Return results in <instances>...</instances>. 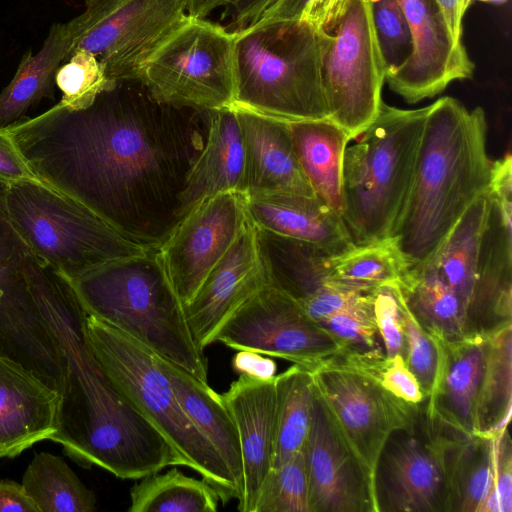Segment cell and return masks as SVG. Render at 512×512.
<instances>
[{
    "instance_id": "cell-26",
    "label": "cell",
    "mask_w": 512,
    "mask_h": 512,
    "mask_svg": "<svg viewBox=\"0 0 512 512\" xmlns=\"http://www.w3.org/2000/svg\"><path fill=\"white\" fill-rule=\"evenodd\" d=\"M244 178L245 147L236 112L232 106L213 110L204 148L182 193V219L206 199L226 192L244 193Z\"/></svg>"
},
{
    "instance_id": "cell-3",
    "label": "cell",
    "mask_w": 512,
    "mask_h": 512,
    "mask_svg": "<svg viewBox=\"0 0 512 512\" xmlns=\"http://www.w3.org/2000/svg\"><path fill=\"white\" fill-rule=\"evenodd\" d=\"M484 110L442 97L430 105L410 190L390 236L407 271L434 255L468 207L489 190Z\"/></svg>"
},
{
    "instance_id": "cell-16",
    "label": "cell",
    "mask_w": 512,
    "mask_h": 512,
    "mask_svg": "<svg viewBox=\"0 0 512 512\" xmlns=\"http://www.w3.org/2000/svg\"><path fill=\"white\" fill-rule=\"evenodd\" d=\"M488 213L475 280L464 316L465 336L490 335L512 325V161L493 162Z\"/></svg>"
},
{
    "instance_id": "cell-47",
    "label": "cell",
    "mask_w": 512,
    "mask_h": 512,
    "mask_svg": "<svg viewBox=\"0 0 512 512\" xmlns=\"http://www.w3.org/2000/svg\"><path fill=\"white\" fill-rule=\"evenodd\" d=\"M274 0H231L224 15L230 16L229 32H237L256 23Z\"/></svg>"
},
{
    "instance_id": "cell-17",
    "label": "cell",
    "mask_w": 512,
    "mask_h": 512,
    "mask_svg": "<svg viewBox=\"0 0 512 512\" xmlns=\"http://www.w3.org/2000/svg\"><path fill=\"white\" fill-rule=\"evenodd\" d=\"M246 195L226 192L191 210L158 248L161 262L185 305L232 246L247 222Z\"/></svg>"
},
{
    "instance_id": "cell-5",
    "label": "cell",
    "mask_w": 512,
    "mask_h": 512,
    "mask_svg": "<svg viewBox=\"0 0 512 512\" xmlns=\"http://www.w3.org/2000/svg\"><path fill=\"white\" fill-rule=\"evenodd\" d=\"M69 282L87 314L207 382V359L158 249L107 263Z\"/></svg>"
},
{
    "instance_id": "cell-32",
    "label": "cell",
    "mask_w": 512,
    "mask_h": 512,
    "mask_svg": "<svg viewBox=\"0 0 512 512\" xmlns=\"http://www.w3.org/2000/svg\"><path fill=\"white\" fill-rule=\"evenodd\" d=\"M488 203L487 191L468 207L429 259L458 297L464 316L473 290Z\"/></svg>"
},
{
    "instance_id": "cell-39",
    "label": "cell",
    "mask_w": 512,
    "mask_h": 512,
    "mask_svg": "<svg viewBox=\"0 0 512 512\" xmlns=\"http://www.w3.org/2000/svg\"><path fill=\"white\" fill-rule=\"evenodd\" d=\"M116 84L108 79L98 58L84 49H75L55 75V85L62 93L58 104L71 111L91 106L102 92Z\"/></svg>"
},
{
    "instance_id": "cell-6",
    "label": "cell",
    "mask_w": 512,
    "mask_h": 512,
    "mask_svg": "<svg viewBox=\"0 0 512 512\" xmlns=\"http://www.w3.org/2000/svg\"><path fill=\"white\" fill-rule=\"evenodd\" d=\"M429 108L382 102L376 117L347 143L341 217L354 245L390 238L410 190Z\"/></svg>"
},
{
    "instance_id": "cell-20",
    "label": "cell",
    "mask_w": 512,
    "mask_h": 512,
    "mask_svg": "<svg viewBox=\"0 0 512 512\" xmlns=\"http://www.w3.org/2000/svg\"><path fill=\"white\" fill-rule=\"evenodd\" d=\"M267 284L256 241V229L247 222L225 255L207 274L184 307L198 348L214 343L224 322L247 299Z\"/></svg>"
},
{
    "instance_id": "cell-55",
    "label": "cell",
    "mask_w": 512,
    "mask_h": 512,
    "mask_svg": "<svg viewBox=\"0 0 512 512\" xmlns=\"http://www.w3.org/2000/svg\"><path fill=\"white\" fill-rule=\"evenodd\" d=\"M95 1H97V0H84L86 7H87V6H89V5H91V4H92V3H94Z\"/></svg>"
},
{
    "instance_id": "cell-1",
    "label": "cell",
    "mask_w": 512,
    "mask_h": 512,
    "mask_svg": "<svg viewBox=\"0 0 512 512\" xmlns=\"http://www.w3.org/2000/svg\"><path fill=\"white\" fill-rule=\"evenodd\" d=\"M211 116L158 101L140 81H126L85 109L57 103L7 128L42 181L130 240L158 249L182 220V193Z\"/></svg>"
},
{
    "instance_id": "cell-42",
    "label": "cell",
    "mask_w": 512,
    "mask_h": 512,
    "mask_svg": "<svg viewBox=\"0 0 512 512\" xmlns=\"http://www.w3.org/2000/svg\"><path fill=\"white\" fill-rule=\"evenodd\" d=\"M317 322L338 342L340 350L381 349L372 297L367 305L332 314Z\"/></svg>"
},
{
    "instance_id": "cell-49",
    "label": "cell",
    "mask_w": 512,
    "mask_h": 512,
    "mask_svg": "<svg viewBox=\"0 0 512 512\" xmlns=\"http://www.w3.org/2000/svg\"><path fill=\"white\" fill-rule=\"evenodd\" d=\"M4 511L40 512V509L22 483L0 480V512Z\"/></svg>"
},
{
    "instance_id": "cell-22",
    "label": "cell",
    "mask_w": 512,
    "mask_h": 512,
    "mask_svg": "<svg viewBox=\"0 0 512 512\" xmlns=\"http://www.w3.org/2000/svg\"><path fill=\"white\" fill-rule=\"evenodd\" d=\"M61 395L0 353V458H13L58 431Z\"/></svg>"
},
{
    "instance_id": "cell-14",
    "label": "cell",
    "mask_w": 512,
    "mask_h": 512,
    "mask_svg": "<svg viewBox=\"0 0 512 512\" xmlns=\"http://www.w3.org/2000/svg\"><path fill=\"white\" fill-rule=\"evenodd\" d=\"M214 342L278 357L308 370L341 349L295 299L269 283L231 314Z\"/></svg>"
},
{
    "instance_id": "cell-29",
    "label": "cell",
    "mask_w": 512,
    "mask_h": 512,
    "mask_svg": "<svg viewBox=\"0 0 512 512\" xmlns=\"http://www.w3.org/2000/svg\"><path fill=\"white\" fill-rule=\"evenodd\" d=\"M288 125L299 164L315 196L341 215L342 160L350 136L329 118Z\"/></svg>"
},
{
    "instance_id": "cell-28",
    "label": "cell",
    "mask_w": 512,
    "mask_h": 512,
    "mask_svg": "<svg viewBox=\"0 0 512 512\" xmlns=\"http://www.w3.org/2000/svg\"><path fill=\"white\" fill-rule=\"evenodd\" d=\"M182 409L211 443L242 488V456L236 424L220 394L180 366L161 358Z\"/></svg>"
},
{
    "instance_id": "cell-40",
    "label": "cell",
    "mask_w": 512,
    "mask_h": 512,
    "mask_svg": "<svg viewBox=\"0 0 512 512\" xmlns=\"http://www.w3.org/2000/svg\"><path fill=\"white\" fill-rule=\"evenodd\" d=\"M254 512H311L303 450L267 474Z\"/></svg>"
},
{
    "instance_id": "cell-54",
    "label": "cell",
    "mask_w": 512,
    "mask_h": 512,
    "mask_svg": "<svg viewBox=\"0 0 512 512\" xmlns=\"http://www.w3.org/2000/svg\"><path fill=\"white\" fill-rule=\"evenodd\" d=\"M470 2H472L473 0H469ZM478 1H482V2H492V3H503L505 2L506 0H478Z\"/></svg>"
},
{
    "instance_id": "cell-19",
    "label": "cell",
    "mask_w": 512,
    "mask_h": 512,
    "mask_svg": "<svg viewBox=\"0 0 512 512\" xmlns=\"http://www.w3.org/2000/svg\"><path fill=\"white\" fill-rule=\"evenodd\" d=\"M410 27L413 51L385 81L410 104L434 97L453 81L473 76L463 43L453 40L436 0H397Z\"/></svg>"
},
{
    "instance_id": "cell-53",
    "label": "cell",
    "mask_w": 512,
    "mask_h": 512,
    "mask_svg": "<svg viewBox=\"0 0 512 512\" xmlns=\"http://www.w3.org/2000/svg\"><path fill=\"white\" fill-rule=\"evenodd\" d=\"M231 0H186L187 13L191 17L206 18L220 6H227Z\"/></svg>"
},
{
    "instance_id": "cell-2",
    "label": "cell",
    "mask_w": 512,
    "mask_h": 512,
    "mask_svg": "<svg viewBox=\"0 0 512 512\" xmlns=\"http://www.w3.org/2000/svg\"><path fill=\"white\" fill-rule=\"evenodd\" d=\"M26 273L64 368L58 431L50 440L83 467L137 479L160 459L165 439L112 385L90 346L84 310L68 279L28 254Z\"/></svg>"
},
{
    "instance_id": "cell-7",
    "label": "cell",
    "mask_w": 512,
    "mask_h": 512,
    "mask_svg": "<svg viewBox=\"0 0 512 512\" xmlns=\"http://www.w3.org/2000/svg\"><path fill=\"white\" fill-rule=\"evenodd\" d=\"M85 329L93 353L112 385L162 434L182 466L209 482L222 503L238 499L240 483L182 409L161 357L92 315L87 314Z\"/></svg>"
},
{
    "instance_id": "cell-13",
    "label": "cell",
    "mask_w": 512,
    "mask_h": 512,
    "mask_svg": "<svg viewBox=\"0 0 512 512\" xmlns=\"http://www.w3.org/2000/svg\"><path fill=\"white\" fill-rule=\"evenodd\" d=\"M309 371L316 395L373 479L376 461L389 435L411 427L425 403L417 406L402 401L363 373L328 360Z\"/></svg>"
},
{
    "instance_id": "cell-24",
    "label": "cell",
    "mask_w": 512,
    "mask_h": 512,
    "mask_svg": "<svg viewBox=\"0 0 512 512\" xmlns=\"http://www.w3.org/2000/svg\"><path fill=\"white\" fill-rule=\"evenodd\" d=\"M233 108L245 147V195L283 192L315 196L299 164L288 122Z\"/></svg>"
},
{
    "instance_id": "cell-18",
    "label": "cell",
    "mask_w": 512,
    "mask_h": 512,
    "mask_svg": "<svg viewBox=\"0 0 512 512\" xmlns=\"http://www.w3.org/2000/svg\"><path fill=\"white\" fill-rule=\"evenodd\" d=\"M302 450L311 512H376L372 476L343 439L315 391Z\"/></svg>"
},
{
    "instance_id": "cell-23",
    "label": "cell",
    "mask_w": 512,
    "mask_h": 512,
    "mask_svg": "<svg viewBox=\"0 0 512 512\" xmlns=\"http://www.w3.org/2000/svg\"><path fill=\"white\" fill-rule=\"evenodd\" d=\"M437 342L439 369L433 390L425 402V413L447 430L474 435L487 361V336Z\"/></svg>"
},
{
    "instance_id": "cell-27",
    "label": "cell",
    "mask_w": 512,
    "mask_h": 512,
    "mask_svg": "<svg viewBox=\"0 0 512 512\" xmlns=\"http://www.w3.org/2000/svg\"><path fill=\"white\" fill-rule=\"evenodd\" d=\"M73 52V42L66 24L54 23L41 49H28L18 68L0 92V126L9 127L26 118L29 109L42 99H54L56 71Z\"/></svg>"
},
{
    "instance_id": "cell-10",
    "label": "cell",
    "mask_w": 512,
    "mask_h": 512,
    "mask_svg": "<svg viewBox=\"0 0 512 512\" xmlns=\"http://www.w3.org/2000/svg\"><path fill=\"white\" fill-rule=\"evenodd\" d=\"M188 16L186 0H97L66 26L73 51L91 52L119 83L139 81L146 62Z\"/></svg>"
},
{
    "instance_id": "cell-12",
    "label": "cell",
    "mask_w": 512,
    "mask_h": 512,
    "mask_svg": "<svg viewBox=\"0 0 512 512\" xmlns=\"http://www.w3.org/2000/svg\"><path fill=\"white\" fill-rule=\"evenodd\" d=\"M446 439L425 405L411 427L389 435L373 471L376 512H450Z\"/></svg>"
},
{
    "instance_id": "cell-30",
    "label": "cell",
    "mask_w": 512,
    "mask_h": 512,
    "mask_svg": "<svg viewBox=\"0 0 512 512\" xmlns=\"http://www.w3.org/2000/svg\"><path fill=\"white\" fill-rule=\"evenodd\" d=\"M496 435L447 431L445 466L450 512H485L493 489Z\"/></svg>"
},
{
    "instance_id": "cell-45",
    "label": "cell",
    "mask_w": 512,
    "mask_h": 512,
    "mask_svg": "<svg viewBox=\"0 0 512 512\" xmlns=\"http://www.w3.org/2000/svg\"><path fill=\"white\" fill-rule=\"evenodd\" d=\"M512 511V445L506 428L495 436V471L493 489L485 512Z\"/></svg>"
},
{
    "instance_id": "cell-9",
    "label": "cell",
    "mask_w": 512,
    "mask_h": 512,
    "mask_svg": "<svg viewBox=\"0 0 512 512\" xmlns=\"http://www.w3.org/2000/svg\"><path fill=\"white\" fill-rule=\"evenodd\" d=\"M235 33L188 16L144 65L139 81L158 101L199 110L234 102Z\"/></svg>"
},
{
    "instance_id": "cell-44",
    "label": "cell",
    "mask_w": 512,
    "mask_h": 512,
    "mask_svg": "<svg viewBox=\"0 0 512 512\" xmlns=\"http://www.w3.org/2000/svg\"><path fill=\"white\" fill-rule=\"evenodd\" d=\"M404 329L407 341L405 363L418 380L427 399L433 390L439 369V345L435 338L421 328L406 305Z\"/></svg>"
},
{
    "instance_id": "cell-41",
    "label": "cell",
    "mask_w": 512,
    "mask_h": 512,
    "mask_svg": "<svg viewBox=\"0 0 512 512\" xmlns=\"http://www.w3.org/2000/svg\"><path fill=\"white\" fill-rule=\"evenodd\" d=\"M385 78L401 68L413 51L410 27L397 0H370Z\"/></svg>"
},
{
    "instance_id": "cell-46",
    "label": "cell",
    "mask_w": 512,
    "mask_h": 512,
    "mask_svg": "<svg viewBox=\"0 0 512 512\" xmlns=\"http://www.w3.org/2000/svg\"><path fill=\"white\" fill-rule=\"evenodd\" d=\"M29 180H41L21 152L12 133L0 126V187Z\"/></svg>"
},
{
    "instance_id": "cell-43",
    "label": "cell",
    "mask_w": 512,
    "mask_h": 512,
    "mask_svg": "<svg viewBox=\"0 0 512 512\" xmlns=\"http://www.w3.org/2000/svg\"><path fill=\"white\" fill-rule=\"evenodd\" d=\"M372 308L379 335L388 357L401 356L404 361L407 341L404 329L405 303L396 283L385 284L371 292Z\"/></svg>"
},
{
    "instance_id": "cell-48",
    "label": "cell",
    "mask_w": 512,
    "mask_h": 512,
    "mask_svg": "<svg viewBox=\"0 0 512 512\" xmlns=\"http://www.w3.org/2000/svg\"><path fill=\"white\" fill-rule=\"evenodd\" d=\"M232 367L239 374L260 380L274 379L277 372L274 360L250 350H238L233 356Z\"/></svg>"
},
{
    "instance_id": "cell-38",
    "label": "cell",
    "mask_w": 512,
    "mask_h": 512,
    "mask_svg": "<svg viewBox=\"0 0 512 512\" xmlns=\"http://www.w3.org/2000/svg\"><path fill=\"white\" fill-rule=\"evenodd\" d=\"M325 360L363 373L394 397L421 406L426 396L404 359L388 357L383 349L369 351L339 350Z\"/></svg>"
},
{
    "instance_id": "cell-31",
    "label": "cell",
    "mask_w": 512,
    "mask_h": 512,
    "mask_svg": "<svg viewBox=\"0 0 512 512\" xmlns=\"http://www.w3.org/2000/svg\"><path fill=\"white\" fill-rule=\"evenodd\" d=\"M397 285L409 312L429 335L446 342L465 337L461 303L430 261L407 271Z\"/></svg>"
},
{
    "instance_id": "cell-25",
    "label": "cell",
    "mask_w": 512,
    "mask_h": 512,
    "mask_svg": "<svg viewBox=\"0 0 512 512\" xmlns=\"http://www.w3.org/2000/svg\"><path fill=\"white\" fill-rule=\"evenodd\" d=\"M246 212L257 228L330 254L354 245L341 215L316 196L283 192L246 195Z\"/></svg>"
},
{
    "instance_id": "cell-4",
    "label": "cell",
    "mask_w": 512,
    "mask_h": 512,
    "mask_svg": "<svg viewBox=\"0 0 512 512\" xmlns=\"http://www.w3.org/2000/svg\"><path fill=\"white\" fill-rule=\"evenodd\" d=\"M233 33V107L287 122L328 118L322 69L331 33L305 20H258Z\"/></svg>"
},
{
    "instance_id": "cell-15",
    "label": "cell",
    "mask_w": 512,
    "mask_h": 512,
    "mask_svg": "<svg viewBox=\"0 0 512 512\" xmlns=\"http://www.w3.org/2000/svg\"><path fill=\"white\" fill-rule=\"evenodd\" d=\"M28 254L0 215V353L58 391L64 380L62 357L31 292Z\"/></svg>"
},
{
    "instance_id": "cell-33",
    "label": "cell",
    "mask_w": 512,
    "mask_h": 512,
    "mask_svg": "<svg viewBox=\"0 0 512 512\" xmlns=\"http://www.w3.org/2000/svg\"><path fill=\"white\" fill-rule=\"evenodd\" d=\"M275 441L272 468L303 448L312 419L314 388L311 372L297 364L276 375Z\"/></svg>"
},
{
    "instance_id": "cell-51",
    "label": "cell",
    "mask_w": 512,
    "mask_h": 512,
    "mask_svg": "<svg viewBox=\"0 0 512 512\" xmlns=\"http://www.w3.org/2000/svg\"><path fill=\"white\" fill-rule=\"evenodd\" d=\"M312 0H274L264 11L260 21L302 20Z\"/></svg>"
},
{
    "instance_id": "cell-34",
    "label": "cell",
    "mask_w": 512,
    "mask_h": 512,
    "mask_svg": "<svg viewBox=\"0 0 512 512\" xmlns=\"http://www.w3.org/2000/svg\"><path fill=\"white\" fill-rule=\"evenodd\" d=\"M138 480L130 490L129 512H215L221 501L209 482L177 468Z\"/></svg>"
},
{
    "instance_id": "cell-37",
    "label": "cell",
    "mask_w": 512,
    "mask_h": 512,
    "mask_svg": "<svg viewBox=\"0 0 512 512\" xmlns=\"http://www.w3.org/2000/svg\"><path fill=\"white\" fill-rule=\"evenodd\" d=\"M22 484L40 512H92L96 497L58 456L40 452L27 466Z\"/></svg>"
},
{
    "instance_id": "cell-50",
    "label": "cell",
    "mask_w": 512,
    "mask_h": 512,
    "mask_svg": "<svg viewBox=\"0 0 512 512\" xmlns=\"http://www.w3.org/2000/svg\"><path fill=\"white\" fill-rule=\"evenodd\" d=\"M348 0H312L302 20L330 32Z\"/></svg>"
},
{
    "instance_id": "cell-52",
    "label": "cell",
    "mask_w": 512,
    "mask_h": 512,
    "mask_svg": "<svg viewBox=\"0 0 512 512\" xmlns=\"http://www.w3.org/2000/svg\"><path fill=\"white\" fill-rule=\"evenodd\" d=\"M436 2L453 40L462 43V20L471 2L469 0H436Z\"/></svg>"
},
{
    "instance_id": "cell-8",
    "label": "cell",
    "mask_w": 512,
    "mask_h": 512,
    "mask_svg": "<svg viewBox=\"0 0 512 512\" xmlns=\"http://www.w3.org/2000/svg\"><path fill=\"white\" fill-rule=\"evenodd\" d=\"M0 215L30 255L68 280L150 250L42 180L0 187Z\"/></svg>"
},
{
    "instance_id": "cell-21",
    "label": "cell",
    "mask_w": 512,
    "mask_h": 512,
    "mask_svg": "<svg viewBox=\"0 0 512 512\" xmlns=\"http://www.w3.org/2000/svg\"><path fill=\"white\" fill-rule=\"evenodd\" d=\"M238 431L242 456V488L238 510L254 512L262 484L272 468L275 441L274 379L240 374L220 394Z\"/></svg>"
},
{
    "instance_id": "cell-35",
    "label": "cell",
    "mask_w": 512,
    "mask_h": 512,
    "mask_svg": "<svg viewBox=\"0 0 512 512\" xmlns=\"http://www.w3.org/2000/svg\"><path fill=\"white\" fill-rule=\"evenodd\" d=\"M325 265L328 281L360 291L397 284L407 273L405 263L390 238L328 254Z\"/></svg>"
},
{
    "instance_id": "cell-36",
    "label": "cell",
    "mask_w": 512,
    "mask_h": 512,
    "mask_svg": "<svg viewBox=\"0 0 512 512\" xmlns=\"http://www.w3.org/2000/svg\"><path fill=\"white\" fill-rule=\"evenodd\" d=\"M488 350L474 435L493 436L506 428L512 407V325L487 335Z\"/></svg>"
},
{
    "instance_id": "cell-11",
    "label": "cell",
    "mask_w": 512,
    "mask_h": 512,
    "mask_svg": "<svg viewBox=\"0 0 512 512\" xmlns=\"http://www.w3.org/2000/svg\"><path fill=\"white\" fill-rule=\"evenodd\" d=\"M329 33L322 69L328 118L351 139L376 117L383 102L386 73L370 0H348Z\"/></svg>"
}]
</instances>
